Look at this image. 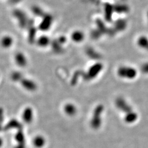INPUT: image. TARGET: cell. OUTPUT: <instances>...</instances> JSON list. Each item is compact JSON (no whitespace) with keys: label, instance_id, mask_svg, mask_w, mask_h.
<instances>
[{"label":"cell","instance_id":"obj_1","mask_svg":"<svg viewBox=\"0 0 148 148\" xmlns=\"http://www.w3.org/2000/svg\"><path fill=\"white\" fill-rule=\"evenodd\" d=\"M118 74L121 77L126 79H132L136 77L137 71L136 69L132 67L123 66L119 68L118 70Z\"/></svg>","mask_w":148,"mask_h":148},{"label":"cell","instance_id":"obj_2","mask_svg":"<svg viewBox=\"0 0 148 148\" xmlns=\"http://www.w3.org/2000/svg\"><path fill=\"white\" fill-rule=\"evenodd\" d=\"M103 111V106L101 105L98 106L94 110L93 117L91 120V125L93 127H98L101 125V115Z\"/></svg>","mask_w":148,"mask_h":148},{"label":"cell","instance_id":"obj_3","mask_svg":"<svg viewBox=\"0 0 148 148\" xmlns=\"http://www.w3.org/2000/svg\"><path fill=\"white\" fill-rule=\"evenodd\" d=\"M103 68V66L101 63H97L94 64L90 68L87 74V79H92L96 77L101 72Z\"/></svg>","mask_w":148,"mask_h":148},{"label":"cell","instance_id":"obj_4","mask_svg":"<svg viewBox=\"0 0 148 148\" xmlns=\"http://www.w3.org/2000/svg\"><path fill=\"white\" fill-rule=\"evenodd\" d=\"M21 83L22 86L27 90L35 91L37 89V85L31 79H22Z\"/></svg>","mask_w":148,"mask_h":148},{"label":"cell","instance_id":"obj_5","mask_svg":"<svg viewBox=\"0 0 148 148\" xmlns=\"http://www.w3.org/2000/svg\"><path fill=\"white\" fill-rule=\"evenodd\" d=\"M23 119L27 123L32 122L33 119V111L30 107L26 108L23 112Z\"/></svg>","mask_w":148,"mask_h":148},{"label":"cell","instance_id":"obj_6","mask_svg":"<svg viewBox=\"0 0 148 148\" xmlns=\"http://www.w3.org/2000/svg\"><path fill=\"white\" fill-rule=\"evenodd\" d=\"M14 59L16 63L18 66L21 67H24L27 65V58L23 53L21 52L16 53L15 55Z\"/></svg>","mask_w":148,"mask_h":148},{"label":"cell","instance_id":"obj_7","mask_svg":"<svg viewBox=\"0 0 148 148\" xmlns=\"http://www.w3.org/2000/svg\"><path fill=\"white\" fill-rule=\"evenodd\" d=\"M64 110L65 112V114H67L68 115L73 116L76 113L77 109L74 104L69 103V104H66L65 106H64Z\"/></svg>","mask_w":148,"mask_h":148},{"label":"cell","instance_id":"obj_8","mask_svg":"<svg viewBox=\"0 0 148 148\" xmlns=\"http://www.w3.org/2000/svg\"><path fill=\"white\" fill-rule=\"evenodd\" d=\"M13 43V40L10 36L4 37L1 40V45L3 47L5 48H10Z\"/></svg>","mask_w":148,"mask_h":148},{"label":"cell","instance_id":"obj_9","mask_svg":"<svg viewBox=\"0 0 148 148\" xmlns=\"http://www.w3.org/2000/svg\"><path fill=\"white\" fill-rule=\"evenodd\" d=\"M71 38H72V40L75 42H79L83 40L84 36L82 32H75L73 34Z\"/></svg>","mask_w":148,"mask_h":148},{"label":"cell","instance_id":"obj_10","mask_svg":"<svg viewBox=\"0 0 148 148\" xmlns=\"http://www.w3.org/2000/svg\"><path fill=\"white\" fill-rule=\"evenodd\" d=\"M49 43V40L48 38L46 36H42L40 37L38 41H37V45L42 47H46L47 45H48Z\"/></svg>","mask_w":148,"mask_h":148},{"label":"cell","instance_id":"obj_11","mask_svg":"<svg viewBox=\"0 0 148 148\" xmlns=\"http://www.w3.org/2000/svg\"><path fill=\"white\" fill-rule=\"evenodd\" d=\"M23 75L19 71L13 72L11 75V78L14 81H21L22 79Z\"/></svg>","mask_w":148,"mask_h":148},{"label":"cell","instance_id":"obj_12","mask_svg":"<svg viewBox=\"0 0 148 148\" xmlns=\"http://www.w3.org/2000/svg\"><path fill=\"white\" fill-rule=\"evenodd\" d=\"M19 125V123L18 122L17 120H14V119L11 120V121L10 122L7 124V126L9 127H17Z\"/></svg>","mask_w":148,"mask_h":148},{"label":"cell","instance_id":"obj_13","mask_svg":"<svg viewBox=\"0 0 148 148\" xmlns=\"http://www.w3.org/2000/svg\"><path fill=\"white\" fill-rule=\"evenodd\" d=\"M35 143L38 145L42 144L43 143V139L42 138L40 137H38L36 138L35 139Z\"/></svg>","mask_w":148,"mask_h":148},{"label":"cell","instance_id":"obj_14","mask_svg":"<svg viewBox=\"0 0 148 148\" xmlns=\"http://www.w3.org/2000/svg\"><path fill=\"white\" fill-rule=\"evenodd\" d=\"M3 120V109L0 108V122L2 121Z\"/></svg>","mask_w":148,"mask_h":148},{"label":"cell","instance_id":"obj_15","mask_svg":"<svg viewBox=\"0 0 148 148\" xmlns=\"http://www.w3.org/2000/svg\"><path fill=\"white\" fill-rule=\"evenodd\" d=\"M59 41H60L59 42L64 43L65 41V38H61V39Z\"/></svg>","mask_w":148,"mask_h":148},{"label":"cell","instance_id":"obj_16","mask_svg":"<svg viewBox=\"0 0 148 148\" xmlns=\"http://www.w3.org/2000/svg\"><path fill=\"white\" fill-rule=\"evenodd\" d=\"M1 143H2V141H1V139H0V145L1 144Z\"/></svg>","mask_w":148,"mask_h":148}]
</instances>
